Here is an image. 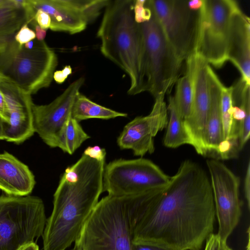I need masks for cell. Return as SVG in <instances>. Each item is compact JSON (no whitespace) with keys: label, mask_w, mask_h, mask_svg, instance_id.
Masks as SVG:
<instances>
[{"label":"cell","mask_w":250,"mask_h":250,"mask_svg":"<svg viewBox=\"0 0 250 250\" xmlns=\"http://www.w3.org/2000/svg\"><path fill=\"white\" fill-rule=\"evenodd\" d=\"M8 41H0V50L4 47V46L5 45V44H6L7 42Z\"/></svg>","instance_id":"40"},{"label":"cell","mask_w":250,"mask_h":250,"mask_svg":"<svg viewBox=\"0 0 250 250\" xmlns=\"http://www.w3.org/2000/svg\"><path fill=\"white\" fill-rule=\"evenodd\" d=\"M155 191L102 198L85 222L75 245L82 250H133L134 227Z\"/></svg>","instance_id":"4"},{"label":"cell","mask_w":250,"mask_h":250,"mask_svg":"<svg viewBox=\"0 0 250 250\" xmlns=\"http://www.w3.org/2000/svg\"><path fill=\"white\" fill-rule=\"evenodd\" d=\"M72 69L71 66L66 65L62 70H57L54 72L53 79L59 84L62 83L68 76L72 73Z\"/></svg>","instance_id":"31"},{"label":"cell","mask_w":250,"mask_h":250,"mask_svg":"<svg viewBox=\"0 0 250 250\" xmlns=\"http://www.w3.org/2000/svg\"><path fill=\"white\" fill-rule=\"evenodd\" d=\"M193 98L191 111L184 120L190 145L197 153L208 155L205 145L206 127L210 106V94L208 77L209 64L196 54L193 55Z\"/></svg>","instance_id":"14"},{"label":"cell","mask_w":250,"mask_h":250,"mask_svg":"<svg viewBox=\"0 0 250 250\" xmlns=\"http://www.w3.org/2000/svg\"><path fill=\"white\" fill-rule=\"evenodd\" d=\"M34 21L43 29L47 30L50 28L51 19L50 16L41 10L36 11Z\"/></svg>","instance_id":"30"},{"label":"cell","mask_w":250,"mask_h":250,"mask_svg":"<svg viewBox=\"0 0 250 250\" xmlns=\"http://www.w3.org/2000/svg\"><path fill=\"white\" fill-rule=\"evenodd\" d=\"M133 250H172L156 246L133 244Z\"/></svg>","instance_id":"34"},{"label":"cell","mask_w":250,"mask_h":250,"mask_svg":"<svg viewBox=\"0 0 250 250\" xmlns=\"http://www.w3.org/2000/svg\"><path fill=\"white\" fill-rule=\"evenodd\" d=\"M57 65L56 54L44 41L36 39L26 49L14 37L0 50V79L31 95L50 85Z\"/></svg>","instance_id":"5"},{"label":"cell","mask_w":250,"mask_h":250,"mask_svg":"<svg viewBox=\"0 0 250 250\" xmlns=\"http://www.w3.org/2000/svg\"><path fill=\"white\" fill-rule=\"evenodd\" d=\"M32 21L26 10L10 0L9 4L0 7V41L14 38L23 24Z\"/></svg>","instance_id":"20"},{"label":"cell","mask_w":250,"mask_h":250,"mask_svg":"<svg viewBox=\"0 0 250 250\" xmlns=\"http://www.w3.org/2000/svg\"><path fill=\"white\" fill-rule=\"evenodd\" d=\"M71 116L80 122L90 119L109 120L118 117H125L127 114L99 104L80 92L74 103Z\"/></svg>","instance_id":"22"},{"label":"cell","mask_w":250,"mask_h":250,"mask_svg":"<svg viewBox=\"0 0 250 250\" xmlns=\"http://www.w3.org/2000/svg\"><path fill=\"white\" fill-rule=\"evenodd\" d=\"M85 155L98 161H105L106 151L98 146H88L83 152Z\"/></svg>","instance_id":"29"},{"label":"cell","mask_w":250,"mask_h":250,"mask_svg":"<svg viewBox=\"0 0 250 250\" xmlns=\"http://www.w3.org/2000/svg\"><path fill=\"white\" fill-rule=\"evenodd\" d=\"M35 40L30 41L25 44H24L23 45L24 47L26 49H31L33 47L34 44H35Z\"/></svg>","instance_id":"38"},{"label":"cell","mask_w":250,"mask_h":250,"mask_svg":"<svg viewBox=\"0 0 250 250\" xmlns=\"http://www.w3.org/2000/svg\"><path fill=\"white\" fill-rule=\"evenodd\" d=\"M30 2L35 13L41 10L50 16L49 28L53 31L75 34L85 30L89 23L75 0H30Z\"/></svg>","instance_id":"16"},{"label":"cell","mask_w":250,"mask_h":250,"mask_svg":"<svg viewBox=\"0 0 250 250\" xmlns=\"http://www.w3.org/2000/svg\"><path fill=\"white\" fill-rule=\"evenodd\" d=\"M204 250H224L227 243L223 242L217 234H211L206 241Z\"/></svg>","instance_id":"28"},{"label":"cell","mask_w":250,"mask_h":250,"mask_svg":"<svg viewBox=\"0 0 250 250\" xmlns=\"http://www.w3.org/2000/svg\"><path fill=\"white\" fill-rule=\"evenodd\" d=\"M233 85L221 90V114L224 140L230 141L238 144V125L232 117L233 108L232 99Z\"/></svg>","instance_id":"25"},{"label":"cell","mask_w":250,"mask_h":250,"mask_svg":"<svg viewBox=\"0 0 250 250\" xmlns=\"http://www.w3.org/2000/svg\"><path fill=\"white\" fill-rule=\"evenodd\" d=\"M39 197L0 196V250H19L42 236L46 222Z\"/></svg>","instance_id":"6"},{"label":"cell","mask_w":250,"mask_h":250,"mask_svg":"<svg viewBox=\"0 0 250 250\" xmlns=\"http://www.w3.org/2000/svg\"><path fill=\"white\" fill-rule=\"evenodd\" d=\"M140 23L145 48L146 91L155 98L170 92L179 77L183 61L167 40L151 7Z\"/></svg>","instance_id":"7"},{"label":"cell","mask_w":250,"mask_h":250,"mask_svg":"<svg viewBox=\"0 0 250 250\" xmlns=\"http://www.w3.org/2000/svg\"><path fill=\"white\" fill-rule=\"evenodd\" d=\"M10 0H0V7L9 4Z\"/></svg>","instance_id":"39"},{"label":"cell","mask_w":250,"mask_h":250,"mask_svg":"<svg viewBox=\"0 0 250 250\" xmlns=\"http://www.w3.org/2000/svg\"><path fill=\"white\" fill-rule=\"evenodd\" d=\"M207 165L218 222L217 234L223 242L227 243L238 224L242 214L240 179L217 160H208Z\"/></svg>","instance_id":"11"},{"label":"cell","mask_w":250,"mask_h":250,"mask_svg":"<svg viewBox=\"0 0 250 250\" xmlns=\"http://www.w3.org/2000/svg\"><path fill=\"white\" fill-rule=\"evenodd\" d=\"M164 95L155 98L150 113L138 116L128 123L117 138L121 149H131L135 156L143 157L155 150L153 138L167 127L168 112Z\"/></svg>","instance_id":"13"},{"label":"cell","mask_w":250,"mask_h":250,"mask_svg":"<svg viewBox=\"0 0 250 250\" xmlns=\"http://www.w3.org/2000/svg\"><path fill=\"white\" fill-rule=\"evenodd\" d=\"M208 77L210 94V106L208 119L205 145L208 154L216 153L224 141L221 114V95L223 84L209 64Z\"/></svg>","instance_id":"19"},{"label":"cell","mask_w":250,"mask_h":250,"mask_svg":"<svg viewBox=\"0 0 250 250\" xmlns=\"http://www.w3.org/2000/svg\"><path fill=\"white\" fill-rule=\"evenodd\" d=\"M0 116L3 119L5 123L9 121V113L5 100L2 93L0 90Z\"/></svg>","instance_id":"33"},{"label":"cell","mask_w":250,"mask_h":250,"mask_svg":"<svg viewBox=\"0 0 250 250\" xmlns=\"http://www.w3.org/2000/svg\"><path fill=\"white\" fill-rule=\"evenodd\" d=\"M167 109L169 113V120L164 139V145L172 148L185 144L190 145V139L185 128L184 119L177 110L173 96L169 97Z\"/></svg>","instance_id":"23"},{"label":"cell","mask_w":250,"mask_h":250,"mask_svg":"<svg viewBox=\"0 0 250 250\" xmlns=\"http://www.w3.org/2000/svg\"><path fill=\"white\" fill-rule=\"evenodd\" d=\"M79 123L71 116L69 118L59 145V148L70 155L90 138Z\"/></svg>","instance_id":"26"},{"label":"cell","mask_w":250,"mask_h":250,"mask_svg":"<svg viewBox=\"0 0 250 250\" xmlns=\"http://www.w3.org/2000/svg\"><path fill=\"white\" fill-rule=\"evenodd\" d=\"M239 106H234L232 117L238 125V144L243 148L250 136V89L244 88L238 95Z\"/></svg>","instance_id":"24"},{"label":"cell","mask_w":250,"mask_h":250,"mask_svg":"<svg viewBox=\"0 0 250 250\" xmlns=\"http://www.w3.org/2000/svg\"><path fill=\"white\" fill-rule=\"evenodd\" d=\"M35 30L36 38L39 41H44L46 35V30L42 29L36 22L34 21L31 23Z\"/></svg>","instance_id":"35"},{"label":"cell","mask_w":250,"mask_h":250,"mask_svg":"<svg viewBox=\"0 0 250 250\" xmlns=\"http://www.w3.org/2000/svg\"><path fill=\"white\" fill-rule=\"evenodd\" d=\"M239 8L233 0H203L195 54L216 68L227 61L231 19Z\"/></svg>","instance_id":"9"},{"label":"cell","mask_w":250,"mask_h":250,"mask_svg":"<svg viewBox=\"0 0 250 250\" xmlns=\"http://www.w3.org/2000/svg\"><path fill=\"white\" fill-rule=\"evenodd\" d=\"M185 74L179 78L176 83V91L173 96L177 110L185 120L190 114L194 89L193 54L186 60Z\"/></svg>","instance_id":"21"},{"label":"cell","mask_w":250,"mask_h":250,"mask_svg":"<svg viewBox=\"0 0 250 250\" xmlns=\"http://www.w3.org/2000/svg\"><path fill=\"white\" fill-rule=\"evenodd\" d=\"M168 42L178 58L195 53L203 0H148Z\"/></svg>","instance_id":"8"},{"label":"cell","mask_w":250,"mask_h":250,"mask_svg":"<svg viewBox=\"0 0 250 250\" xmlns=\"http://www.w3.org/2000/svg\"><path fill=\"white\" fill-rule=\"evenodd\" d=\"M170 179L148 159L121 158L104 166L103 192L112 196L136 194L167 186Z\"/></svg>","instance_id":"10"},{"label":"cell","mask_w":250,"mask_h":250,"mask_svg":"<svg viewBox=\"0 0 250 250\" xmlns=\"http://www.w3.org/2000/svg\"><path fill=\"white\" fill-rule=\"evenodd\" d=\"M104 166L83 154L65 169L42 235L43 250H65L78 238L103 192Z\"/></svg>","instance_id":"2"},{"label":"cell","mask_w":250,"mask_h":250,"mask_svg":"<svg viewBox=\"0 0 250 250\" xmlns=\"http://www.w3.org/2000/svg\"><path fill=\"white\" fill-rule=\"evenodd\" d=\"M19 250H40L35 242L30 243L22 247Z\"/></svg>","instance_id":"36"},{"label":"cell","mask_w":250,"mask_h":250,"mask_svg":"<svg viewBox=\"0 0 250 250\" xmlns=\"http://www.w3.org/2000/svg\"><path fill=\"white\" fill-rule=\"evenodd\" d=\"M224 250H232L231 248H230L228 246V245H227L225 248V249Z\"/></svg>","instance_id":"42"},{"label":"cell","mask_w":250,"mask_h":250,"mask_svg":"<svg viewBox=\"0 0 250 250\" xmlns=\"http://www.w3.org/2000/svg\"><path fill=\"white\" fill-rule=\"evenodd\" d=\"M133 6L132 0H110L97 33L102 54L128 75L130 95L146 89L144 39Z\"/></svg>","instance_id":"3"},{"label":"cell","mask_w":250,"mask_h":250,"mask_svg":"<svg viewBox=\"0 0 250 250\" xmlns=\"http://www.w3.org/2000/svg\"><path fill=\"white\" fill-rule=\"evenodd\" d=\"M227 56L250 84V20L240 8L231 17Z\"/></svg>","instance_id":"17"},{"label":"cell","mask_w":250,"mask_h":250,"mask_svg":"<svg viewBox=\"0 0 250 250\" xmlns=\"http://www.w3.org/2000/svg\"><path fill=\"white\" fill-rule=\"evenodd\" d=\"M70 250H82L79 246H77L76 245H74V248Z\"/></svg>","instance_id":"41"},{"label":"cell","mask_w":250,"mask_h":250,"mask_svg":"<svg viewBox=\"0 0 250 250\" xmlns=\"http://www.w3.org/2000/svg\"><path fill=\"white\" fill-rule=\"evenodd\" d=\"M29 24L26 23L23 24L14 36V39L20 45H23L36 38L35 32L28 27Z\"/></svg>","instance_id":"27"},{"label":"cell","mask_w":250,"mask_h":250,"mask_svg":"<svg viewBox=\"0 0 250 250\" xmlns=\"http://www.w3.org/2000/svg\"><path fill=\"white\" fill-rule=\"evenodd\" d=\"M244 195L249 209L250 207V162L249 161L246 172L244 184Z\"/></svg>","instance_id":"32"},{"label":"cell","mask_w":250,"mask_h":250,"mask_svg":"<svg viewBox=\"0 0 250 250\" xmlns=\"http://www.w3.org/2000/svg\"><path fill=\"white\" fill-rule=\"evenodd\" d=\"M0 90L2 93L9 113V121L4 123V140L20 144L35 133L33 126L31 95L14 84L0 79Z\"/></svg>","instance_id":"15"},{"label":"cell","mask_w":250,"mask_h":250,"mask_svg":"<svg viewBox=\"0 0 250 250\" xmlns=\"http://www.w3.org/2000/svg\"><path fill=\"white\" fill-rule=\"evenodd\" d=\"M84 82V78L80 77L50 104H34V131L49 146L58 147L66 123L71 116L74 103Z\"/></svg>","instance_id":"12"},{"label":"cell","mask_w":250,"mask_h":250,"mask_svg":"<svg viewBox=\"0 0 250 250\" xmlns=\"http://www.w3.org/2000/svg\"><path fill=\"white\" fill-rule=\"evenodd\" d=\"M215 209L209 179L189 160L148 203L134 227L133 244L201 250L213 233Z\"/></svg>","instance_id":"1"},{"label":"cell","mask_w":250,"mask_h":250,"mask_svg":"<svg viewBox=\"0 0 250 250\" xmlns=\"http://www.w3.org/2000/svg\"><path fill=\"white\" fill-rule=\"evenodd\" d=\"M36 182L28 167L7 152L0 153V189L7 195L24 196Z\"/></svg>","instance_id":"18"},{"label":"cell","mask_w":250,"mask_h":250,"mask_svg":"<svg viewBox=\"0 0 250 250\" xmlns=\"http://www.w3.org/2000/svg\"><path fill=\"white\" fill-rule=\"evenodd\" d=\"M3 119L0 116V140H4L3 135Z\"/></svg>","instance_id":"37"}]
</instances>
